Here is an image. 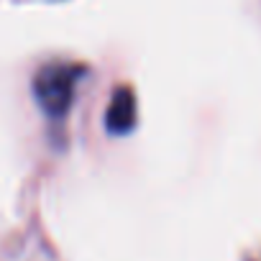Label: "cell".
Returning <instances> with one entry per match:
<instances>
[{"mask_svg":"<svg viewBox=\"0 0 261 261\" xmlns=\"http://www.w3.org/2000/svg\"><path fill=\"white\" fill-rule=\"evenodd\" d=\"M82 74L85 67L74 62H49L34 74V97L51 123L67 120Z\"/></svg>","mask_w":261,"mask_h":261,"instance_id":"1","label":"cell"},{"mask_svg":"<svg viewBox=\"0 0 261 261\" xmlns=\"http://www.w3.org/2000/svg\"><path fill=\"white\" fill-rule=\"evenodd\" d=\"M136 118H139V108H136L134 87L118 85L105 108V130L110 136H125L136 128Z\"/></svg>","mask_w":261,"mask_h":261,"instance_id":"2","label":"cell"}]
</instances>
